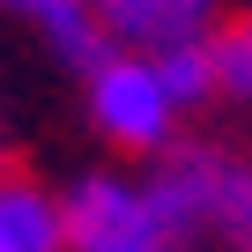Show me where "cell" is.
Returning a JSON list of instances; mask_svg holds the SVG:
<instances>
[{
    "mask_svg": "<svg viewBox=\"0 0 252 252\" xmlns=\"http://www.w3.org/2000/svg\"><path fill=\"white\" fill-rule=\"evenodd\" d=\"M82 74H89V119H96L104 141H119V149H171L178 104L163 96L149 52H104Z\"/></svg>",
    "mask_w": 252,
    "mask_h": 252,
    "instance_id": "cell-1",
    "label": "cell"
},
{
    "mask_svg": "<svg viewBox=\"0 0 252 252\" xmlns=\"http://www.w3.org/2000/svg\"><path fill=\"white\" fill-rule=\"evenodd\" d=\"M60 230H67V252H178V237L156 222L149 193L111 171L82 178L60 200Z\"/></svg>",
    "mask_w": 252,
    "mask_h": 252,
    "instance_id": "cell-2",
    "label": "cell"
},
{
    "mask_svg": "<svg viewBox=\"0 0 252 252\" xmlns=\"http://www.w3.org/2000/svg\"><path fill=\"white\" fill-rule=\"evenodd\" d=\"M89 8L111 52H163V45L215 37L222 0H89Z\"/></svg>",
    "mask_w": 252,
    "mask_h": 252,
    "instance_id": "cell-3",
    "label": "cell"
},
{
    "mask_svg": "<svg viewBox=\"0 0 252 252\" xmlns=\"http://www.w3.org/2000/svg\"><path fill=\"white\" fill-rule=\"evenodd\" d=\"M0 15L23 23L37 45H52L67 67H96V60L111 52L104 30H96V8H89V0H0Z\"/></svg>",
    "mask_w": 252,
    "mask_h": 252,
    "instance_id": "cell-4",
    "label": "cell"
},
{
    "mask_svg": "<svg viewBox=\"0 0 252 252\" xmlns=\"http://www.w3.org/2000/svg\"><path fill=\"white\" fill-rule=\"evenodd\" d=\"M200 230H215L230 252H252V163L200 149Z\"/></svg>",
    "mask_w": 252,
    "mask_h": 252,
    "instance_id": "cell-5",
    "label": "cell"
},
{
    "mask_svg": "<svg viewBox=\"0 0 252 252\" xmlns=\"http://www.w3.org/2000/svg\"><path fill=\"white\" fill-rule=\"evenodd\" d=\"M0 252H67L60 200L23 178H0Z\"/></svg>",
    "mask_w": 252,
    "mask_h": 252,
    "instance_id": "cell-6",
    "label": "cell"
},
{
    "mask_svg": "<svg viewBox=\"0 0 252 252\" xmlns=\"http://www.w3.org/2000/svg\"><path fill=\"white\" fill-rule=\"evenodd\" d=\"M149 67H156V82H163V96H171L178 111H193V104L215 96V37L163 45V52H149Z\"/></svg>",
    "mask_w": 252,
    "mask_h": 252,
    "instance_id": "cell-7",
    "label": "cell"
},
{
    "mask_svg": "<svg viewBox=\"0 0 252 252\" xmlns=\"http://www.w3.org/2000/svg\"><path fill=\"white\" fill-rule=\"evenodd\" d=\"M215 89H230V96H252V30H230V37H215Z\"/></svg>",
    "mask_w": 252,
    "mask_h": 252,
    "instance_id": "cell-8",
    "label": "cell"
}]
</instances>
